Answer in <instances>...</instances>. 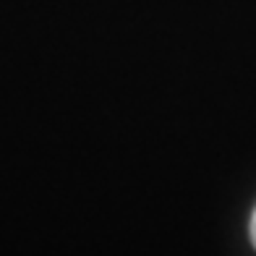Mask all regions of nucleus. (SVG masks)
Listing matches in <instances>:
<instances>
[{"label": "nucleus", "instance_id": "obj_1", "mask_svg": "<svg viewBox=\"0 0 256 256\" xmlns=\"http://www.w3.org/2000/svg\"><path fill=\"white\" fill-rule=\"evenodd\" d=\"M251 240H254V246H256V212L251 217Z\"/></svg>", "mask_w": 256, "mask_h": 256}]
</instances>
